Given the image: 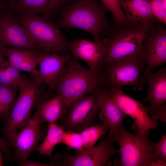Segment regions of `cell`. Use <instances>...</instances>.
I'll return each instance as SVG.
<instances>
[{"mask_svg": "<svg viewBox=\"0 0 166 166\" xmlns=\"http://www.w3.org/2000/svg\"><path fill=\"white\" fill-rule=\"evenodd\" d=\"M108 10L98 0H75L63 8L56 24L67 30H84L98 42L105 38L111 28L107 18Z\"/></svg>", "mask_w": 166, "mask_h": 166, "instance_id": "1", "label": "cell"}, {"mask_svg": "<svg viewBox=\"0 0 166 166\" xmlns=\"http://www.w3.org/2000/svg\"><path fill=\"white\" fill-rule=\"evenodd\" d=\"M160 22L131 21L124 24H114L109 37L104 38L106 52L103 65L139 53L144 40Z\"/></svg>", "mask_w": 166, "mask_h": 166, "instance_id": "2", "label": "cell"}, {"mask_svg": "<svg viewBox=\"0 0 166 166\" xmlns=\"http://www.w3.org/2000/svg\"><path fill=\"white\" fill-rule=\"evenodd\" d=\"M101 87L98 73L85 68L79 59L71 54L58 78L55 89L56 95L69 106L78 98Z\"/></svg>", "mask_w": 166, "mask_h": 166, "instance_id": "3", "label": "cell"}, {"mask_svg": "<svg viewBox=\"0 0 166 166\" xmlns=\"http://www.w3.org/2000/svg\"><path fill=\"white\" fill-rule=\"evenodd\" d=\"M15 18L40 52L69 51V42L57 25L48 18L30 12H23Z\"/></svg>", "mask_w": 166, "mask_h": 166, "instance_id": "4", "label": "cell"}, {"mask_svg": "<svg viewBox=\"0 0 166 166\" xmlns=\"http://www.w3.org/2000/svg\"><path fill=\"white\" fill-rule=\"evenodd\" d=\"M98 74L106 90L131 85L133 90H140L146 80V63L140 53L104 64Z\"/></svg>", "mask_w": 166, "mask_h": 166, "instance_id": "5", "label": "cell"}, {"mask_svg": "<svg viewBox=\"0 0 166 166\" xmlns=\"http://www.w3.org/2000/svg\"><path fill=\"white\" fill-rule=\"evenodd\" d=\"M149 135L132 134L123 125L113 133L109 137L119 144L121 155L118 162H114L115 165L155 166L156 161L152 151L156 143L151 140Z\"/></svg>", "mask_w": 166, "mask_h": 166, "instance_id": "6", "label": "cell"}, {"mask_svg": "<svg viewBox=\"0 0 166 166\" xmlns=\"http://www.w3.org/2000/svg\"><path fill=\"white\" fill-rule=\"evenodd\" d=\"M54 95L49 91L45 92L43 86L40 87L35 101L36 109L33 115L19 131H17L7 139V141L14 149L15 161L28 159L44 137L40 118V109L43 102Z\"/></svg>", "mask_w": 166, "mask_h": 166, "instance_id": "7", "label": "cell"}, {"mask_svg": "<svg viewBox=\"0 0 166 166\" xmlns=\"http://www.w3.org/2000/svg\"><path fill=\"white\" fill-rule=\"evenodd\" d=\"M40 85L26 77L19 87V94L10 113L4 123L2 132L6 140L12 134L21 130L30 118Z\"/></svg>", "mask_w": 166, "mask_h": 166, "instance_id": "8", "label": "cell"}, {"mask_svg": "<svg viewBox=\"0 0 166 166\" xmlns=\"http://www.w3.org/2000/svg\"><path fill=\"white\" fill-rule=\"evenodd\" d=\"M105 89L100 87L94 92L83 95L69 106L64 119V128L79 132L94 120L103 100Z\"/></svg>", "mask_w": 166, "mask_h": 166, "instance_id": "9", "label": "cell"}, {"mask_svg": "<svg viewBox=\"0 0 166 166\" xmlns=\"http://www.w3.org/2000/svg\"><path fill=\"white\" fill-rule=\"evenodd\" d=\"M110 137L104 136L99 144L74 155L65 154L57 158L61 166H104L108 165L112 157L119 152Z\"/></svg>", "mask_w": 166, "mask_h": 166, "instance_id": "10", "label": "cell"}, {"mask_svg": "<svg viewBox=\"0 0 166 166\" xmlns=\"http://www.w3.org/2000/svg\"><path fill=\"white\" fill-rule=\"evenodd\" d=\"M108 91L110 97L116 104L123 112L134 120L133 125L136 134L140 136L149 134L150 129L156 127L157 121L153 120L148 115L143 105L125 94L122 89H114Z\"/></svg>", "mask_w": 166, "mask_h": 166, "instance_id": "11", "label": "cell"}, {"mask_svg": "<svg viewBox=\"0 0 166 166\" xmlns=\"http://www.w3.org/2000/svg\"><path fill=\"white\" fill-rule=\"evenodd\" d=\"M71 55H60L56 52L51 53L37 52V61L39 69L37 73L31 74V79L37 85H47L49 91L55 89L58 78L64 67L69 61Z\"/></svg>", "mask_w": 166, "mask_h": 166, "instance_id": "12", "label": "cell"}, {"mask_svg": "<svg viewBox=\"0 0 166 166\" xmlns=\"http://www.w3.org/2000/svg\"><path fill=\"white\" fill-rule=\"evenodd\" d=\"M160 22L156 27L145 37L142 44L140 54L146 63V71L166 61V29Z\"/></svg>", "mask_w": 166, "mask_h": 166, "instance_id": "13", "label": "cell"}, {"mask_svg": "<svg viewBox=\"0 0 166 166\" xmlns=\"http://www.w3.org/2000/svg\"><path fill=\"white\" fill-rule=\"evenodd\" d=\"M0 45L38 51L15 18L8 12L0 13Z\"/></svg>", "mask_w": 166, "mask_h": 166, "instance_id": "14", "label": "cell"}, {"mask_svg": "<svg viewBox=\"0 0 166 166\" xmlns=\"http://www.w3.org/2000/svg\"><path fill=\"white\" fill-rule=\"evenodd\" d=\"M71 54L84 61L94 72L98 73L103 65L106 52L104 38L98 42L83 39L69 42Z\"/></svg>", "mask_w": 166, "mask_h": 166, "instance_id": "15", "label": "cell"}, {"mask_svg": "<svg viewBox=\"0 0 166 166\" xmlns=\"http://www.w3.org/2000/svg\"><path fill=\"white\" fill-rule=\"evenodd\" d=\"M148 91L146 99L149 105L146 109L151 117L166 105V69L161 68L156 73L146 71Z\"/></svg>", "mask_w": 166, "mask_h": 166, "instance_id": "16", "label": "cell"}, {"mask_svg": "<svg viewBox=\"0 0 166 166\" xmlns=\"http://www.w3.org/2000/svg\"><path fill=\"white\" fill-rule=\"evenodd\" d=\"M99 111V119L109 130V136L122 125L123 121L127 115L112 100L109 91L105 89Z\"/></svg>", "mask_w": 166, "mask_h": 166, "instance_id": "17", "label": "cell"}, {"mask_svg": "<svg viewBox=\"0 0 166 166\" xmlns=\"http://www.w3.org/2000/svg\"><path fill=\"white\" fill-rule=\"evenodd\" d=\"M67 0H18L14 5L16 10L42 14L49 18L53 16Z\"/></svg>", "mask_w": 166, "mask_h": 166, "instance_id": "18", "label": "cell"}, {"mask_svg": "<svg viewBox=\"0 0 166 166\" xmlns=\"http://www.w3.org/2000/svg\"><path fill=\"white\" fill-rule=\"evenodd\" d=\"M119 2L126 16L131 21H146L153 22H160L153 14L148 1L119 0Z\"/></svg>", "mask_w": 166, "mask_h": 166, "instance_id": "19", "label": "cell"}, {"mask_svg": "<svg viewBox=\"0 0 166 166\" xmlns=\"http://www.w3.org/2000/svg\"><path fill=\"white\" fill-rule=\"evenodd\" d=\"M69 106L59 96L54 95L42 104L40 111L41 123H55L66 116Z\"/></svg>", "mask_w": 166, "mask_h": 166, "instance_id": "20", "label": "cell"}, {"mask_svg": "<svg viewBox=\"0 0 166 166\" xmlns=\"http://www.w3.org/2000/svg\"><path fill=\"white\" fill-rule=\"evenodd\" d=\"M64 131L63 126L55 123L48 124L47 135L42 143L36 148L38 154L46 156L51 160L53 149L57 144L61 143Z\"/></svg>", "mask_w": 166, "mask_h": 166, "instance_id": "21", "label": "cell"}, {"mask_svg": "<svg viewBox=\"0 0 166 166\" xmlns=\"http://www.w3.org/2000/svg\"><path fill=\"white\" fill-rule=\"evenodd\" d=\"M19 89L0 84V121L4 123L10 115Z\"/></svg>", "mask_w": 166, "mask_h": 166, "instance_id": "22", "label": "cell"}, {"mask_svg": "<svg viewBox=\"0 0 166 166\" xmlns=\"http://www.w3.org/2000/svg\"><path fill=\"white\" fill-rule=\"evenodd\" d=\"M26 77L5 59L0 64V84L19 88Z\"/></svg>", "mask_w": 166, "mask_h": 166, "instance_id": "23", "label": "cell"}, {"mask_svg": "<svg viewBox=\"0 0 166 166\" xmlns=\"http://www.w3.org/2000/svg\"><path fill=\"white\" fill-rule=\"evenodd\" d=\"M108 130L107 127L102 124L90 125L79 132L83 144V151L94 147L99 139Z\"/></svg>", "mask_w": 166, "mask_h": 166, "instance_id": "24", "label": "cell"}, {"mask_svg": "<svg viewBox=\"0 0 166 166\" xmlns=\"http://www.w3.org/2000/svg\"><path fill=\"white\" fill-rule=\"evenodd\" d=\"M34 51L12 47L4 48L5 56L7 57L10 64L18 70L23 62Z\"/></svg>", "mask_w": 166, "mask_h": 166, "instance_id": "25", "label": "cell"}, {"mask_svg": "<svg viewBox=\"0 0 166 166\" xmlns=\"http://www.w3.org/2000/svg\"><path fill=\"white\" fill-rule=\"evenodd\" d=\"M111 12L114 24L121 25L130 21L126 16L120 3L119 0H100Z\"/></svg>", "mask_w": 166, "mask_h": 166, "instance_id": "26", "label": "cell"}, {"mask_svg": "<svg viewBox=\"0 0 166 166\" xmlns=\"http://www.w3.org/2000/svg\"><path fill=\"white\" fill-rule=\"evenodd\" d=\"M61 143L77 150L78 152L83 151V145L79 132L64 131Z\"/></svg>", "mask_w": 166, "mask_h": 166, "instance_id": "27", "label": "cell"}, {"mask_svg": "<svg viewBox=\"0 0 166 166\" xmlns=\"http://www.w3.org/2000/svg\"><path fill=\"white\" fill-rule=\"evenodd\" d=\"M152 13L159 21L166 24V0H152L148 1Z\"/></svg>", "mask_w": 166, "mask_h": 166, "instance_id": "28", "label": "cell"}, {"mask_svg": "<svg viewBox=\"0 0 166 166\" xmlns=\"http://www.w3.org/2000/svg\"><path fill=\"white\" fill-rule=\"evenodd\" d=\"M38 51H34L24 61L21 65L19 69V70L28 72L32 74L37 73L38 70L36 69V67L37 65V52Z\"/></svg>", "mask_w": 166, "mask_h": 166, "instance_id": "29", "label": "cell"}, {"mask_svg": "<svg viewBox=\"0 0 166 166\" xmlns=\"http://www.w3.org/2000/svg\"><path fill=\"white\" fill-rule=\"evenodd\" d=\"M166 135L162 137L160 141L156 143L152 151L156 161L166 163Z\"/></svg>", "mask_w": 166, "mask_h": 166, "instance_id": "30", "label": "cell"}, {"mask_svg": "<svg viewBox=\"0 0 166 166\" xmlns=\"http://www.w3.org/2000/svg\"><path fill=\"white\" fill-rule=\"evenodd\" d=\"M21 166H60L57 162H52L49 163H44L38 161L31 160L28 159L24 160H18L15 161Z\"/></svg>", "mask_w": 166, "mask_h": 166, "instance_id": "31", "label": "cell"}, {"mask_svg": "<svg viewBox=\"0 0 166 166\" xmlns=\"http://www.w3.org/2000/svg\"><path fill=\"white\" fill-rule=\"evenodd\" d=\"M11 148L10 143L0 136V149L4 154L5 159L8 160H10L12 157Z\"/></svg>", "mask_w": 166, "mask_h": 166, "instance_id": "32", "label": "cell"}, {"mask_svg": "<svg viewBox=\"0 0 166 166\" xmlns=\"http://www.w3.org/2000/svg\"><path fill=\"white\" fill-rule=\"evenodd\" d=\"M4 48V47L0 45V64L5 59Z\"/></svg>", "mask_w": 166, "mask_h": 166, "instance_id": "33", "label": "cell"}, {"mask_svg": "<svg viewBox=\"0 0 166 166\" xmlns=\"http://www.w3.org/2000/svg\"><path fill=\"white\" fill-rule=\"evenodd\" d=\"M3 162L2 160V153L0 152V166L3 165Z\"/></svg>", "mask_w": 166, "mask_h": 166, "instance_id": "34", "label": "cell"}, {"mask_svg": "<svg viewBox=\"0 0 166 166\" xmlns=\"http://www.w3.org/2000/svg\"><path fill=\"white\" fill-rule=\"evenodd\" d=\"M0 0V10L4 8L5 7L4 3Z\"/></svg>", "mask_w": 166, "mask_h": 166, "instance_id": "35", "label": "cell"}, {"mask_svg": "<svg viewBox=\"0 0 166 166\" xmlns=\"http://www.w3.org/2000/svg\"><path fill=\"white\" fill-rule=\"evenodd\" d=\"M147 0V1H151V0Z\"/></svg>", "mask_w": 166, "mask_h": 166, "instance_id": "36", "label": "cell"}, {"mask_svg": "<svg viewBox=\"0 0 166 166\" xmlns=\"http://www.w3.org/2000/svg\"></svg>", "mask_w": 166, "mask_h": 166, "instance_id": "37", "label": "cell"}]
</instances>
